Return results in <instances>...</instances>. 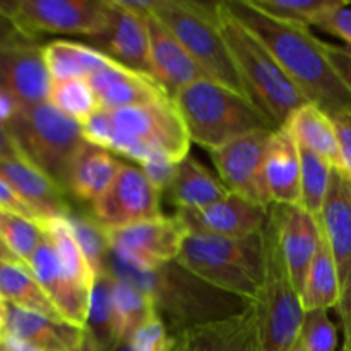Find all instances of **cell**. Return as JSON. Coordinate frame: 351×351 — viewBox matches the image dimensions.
Here are the masks:
<instances>
[{"mask_svg": "<svg viewBox=\"0 0 351 351\" xmlns=\"http://www.w3.org/2000/svg\"><path fill=\"white\" fill-rule=\"evenodd\" d=\"M223 2L266 45L308 103L331 117H351V91L329 62L324 41L319 40L311 27L269 16L257 9L252 0Z\"/></svg>", "mask_w": 351, "mask_h": 351, "instance_id": "cell-1", "label": "cell"}, {"mask_svg": "<svg viewBox=\"0 0 351 351\" xmlns=\"http://www.w3.org/2000/svg\"><path fill=\"white\" fill-rule=\"evenodd\" d=\"M106 271H110L115 280L146 293L173 336L197 326L235 317L252 305L206 283L177 261L156 269H144L110 249Z\"/></svg>", "mask_w": 351, "mask_h": 351, "instance_id": "cell-2", "label": "cell"}, {"mask_svg": "<svg viewBox=\"0 0 351 351\" xmlns=\"http://www.w3.org/2000/svg\"><path fill=\"white\" fill-rule=\"evenodd\" d=\"M218 16L219 29L247 96L280 129L308 101L266 45L226 9L225 2H218Z\"/></svg>", "mask_w": 351, "mask_h": 351, "instance_id": "cell-3", "label": "cell"}, {"mask_svg": "<svg viewBox=\"0 0 351 351\" xmlns=\"http://www.w3.org/2000/svg\"><path fill=\"white\" fill-rule=\"evenodd\" d=\"M171 99L184 120L191 143L208 151L247 134L276 130V125L247 96L213 79L184 86Z\"/></svg>", "mask_w": 351, "mask_h": 351, "instance_id": "cell-4", "label": "cell"}, {"mask_svg": "<svg viewBox=\"0 0 351 351\" xmlns=\"http://www.w3.org/2000/svg\"><path fill=\"white\" fill-rule=\"evenodd\" d=\"M177 263L206 283L254 304L264 276L263 230L245 239L191 233Z\"/></svg>", "mask_w": 351, "mask_h": 351, "instance_id": "cell-5", "label": "cell"}, {"mask_svg": "<svg viewBox=\"0 0 351 351\" xmlns=\"http://www.w3.org/2000/svg\"><path fill=\"white\" fill-rule=\"evenodd\" d=\"M5 129L21 160L33 165L67 192L72 165L86 143L81 123L45 101L17 108Z\"/></svg>", "mask_w": 351, "mask_h": 351, "instance_id": "cell-6", "label": "cell"}, {"mask_svg": "<svg viewBox=\"0 0 351 351\" xmlns=\"http://www.w3.org/2000/svg\"><path fill=\"white\" fill-rule=\"evenodd\" d=\"M151 12L184 45L189 55L209 79L247 96L232 53L219 29L218 2L154 0Z\"/></svg>", "mask_w": 351, "mask_h": 351, "instance_id": "cell-7", "label": "cell"}, {"mask_svg": "<svg viewBox=\"0 0 351 351\" xmlns=\"http://www.w3.org/2000/svg\"><path fill=\"white\" fill-rule=\"evenodd\" d=\"M263 242L264 276L259 295L252 304L261 341L264 351H290L300 336L305 311L285 263L271 209L263 228Z\"/></svg>", "mask_w": 351, "mask_h": 351, "instance_id": "cell-8", "label": "cell"}, {"mask_svg": "<svg viewBox=\"0 0 351 351\" xmlns=\"http://www.w3.org/2000/svg\"><path fill=\"white\" fill-rule=\"evenodd\" d=\"M112 141L108 151L143 165L154 154L180 163L191 149L185 123L173 99L108 110Z\"/></svg>", "mask_w": 351, "mask_h": 351, "instance_id": "cell-9", "label": "cell"}, {"mask_svg": "<svg viewBox=\"0 0 351 351\" xmlns=\"http://www.w3.org/2000/svg\"><path fill=\"white\" fill-rule=\"evenodd\" d=\"M0 14L34 41L43 33L98 38L112 24L110 0H0Z\"/></svg>", "mask_w": 351, "mask_h": 351, "instance_id": "cell-10", "label": "cell"}, {"mask_svg": "<svg viewBox=\"0 0 351 351\" xmlns=\"http://www.w3.org/2000/svg\"><path fill=\"white\" fill-rule=\"evenodd\" d=\"M274 130H259L247 134L218 149L209 151L223 185L266 211L273 208L266 182L267 144Z\"/></svg>", "mask_w": 351, "mask_h": 351, "instance_id": "cell-11", "label": "cell"}, {"mask_svg": "<svg viewBox=\"0 0 351 351\" xmlns=\"http://www.w3.org/2000/svg\"><path fill=\"white\" fill-rule=\"evenodd\" d=\"M91 216L105 232L154 219L161 216V192L141 167L122 163L108 191L91 204Z\"/></svg>", "mask_w": 351, "mask_h": 351, "instance_id": "cell-12", "label": "cell"}, {"mask_svg": "<svg viewBox=\"0 0 351 351\" xmlns=\"http://www.w3.org/2000/svg\"><path fill=\"white\" fill-rule=\"evenodd\" d=\"M319 225L338 271L341 298L336 311L345 336L343 345H351V184L336 168Z\"/></svg>", "mask_w": 351, "mask_h": 351, "instance_id": "cell-13", "label": "cell"}, {"mask_svg": "<svg viewBox=\"0 0 351 351\" xmlns=\"http://www.w3.org/2000/svg\"><path fill=\"white\" fill-rule=\"evenodd\" d=\"M189 235L191 232L178 215H161L154 219L106 232L110 249L144 269H156L177 261Z\"/></svg>", "mask_w": 351, "mask_h": 351, "instance_id": "cell-14", "label": "cell"}, {"mask_svg": "<svg viewBox=\"0 0 351 351\" xmlns=\"http://www.w3.org/2000/svg\"><path fill=\"white\" fill-rule=\"evenodd\" d=\"M50 84L43 45L26 38L0 45V91L19 108L48 101Z\"/></svg>", "mask_w": 351, "mask_h": 351, "instance_id": "cell-15", "label": "cell"}, {"mask_svg": "<svg viewBox=\"0 0 351 351\" xmlns=\"http://www.w3.org/2000/svg\"><path fill=\"white\" fill-rule=\"evenodd\" d=\"M271 215L276 223L278 240L291 281L302 295L308 269L324 239L319 219L302 208H288V206H273Z\"/></svg>", "mask_w": 351, "mask_h": 351, "instance_id": "cell-16", "label": "cell"}, {"mask_svg": "<svg viewBox=\"0 0 351 351\" xmlns=\"http://www.w3.org/2000/svg\"><path fill=\"white\" fill-rule=\"evenodd\" d=\"M191 233L245 239L259 233L267 221L269 211L230 192L225 199L204 209L177 211Z\"/></svg>", "mask_w": 351, "mask_h": 351, "instance_id": "cell-17", "label": "cell"}, {"mask_svg": "<svg viewBox=\"0 0 351 351\" xmlns=\"http://www.w3.org/2000/svg\"><path fill=\"white\" fill-rule=\"evenodd\" d=\"M143 19L149 40L151 75L167 89L170 98H173L175 93L180 91L184 86L209 79L189 55L184 45L151 10L143 14Z\"/></svg>", "mask_w": 351, "mask_h": 351, "instance_id": "cell-18", "label": "cell"}, {"mask_svg": "<svg viewBox=\"0 0 351 351\" xmlns=\"http://www.w3.org/2000/svg\"><path fill=\"white\" fill-rule=\"evenodd\" d=\"M27 267L34 274L38 283L41 285L45 293L48 295L51 304L55 305L62 321L84 329L91 290L79 287L64 273L57 252L47 235L27 263Z\"/></svg>", "mask_w": 351, "mask_h": 351, "instance_id": "cell-19", "label": "cell"}, {"mask_svg": "<svg viewBox=\"0 0 351 351\" xmlns=\"http://www.w3.org/2000/svg\"><path fill=\"white\" fill-rule=\"evenodd\" d=\"M99 110H119L171 99L167 89L149 74L115 64L88 77Z\"/></svg>", "mask_w": 351, "mask_h": 351, "instance_id": "cell-20", "label": "cell"}, {"mask_svg": "<svg viewBox=\"0 0 351 351\" xmlns=\"http://www.w3.org/2000/svg\"><path fill=\"white\" fill-rule=\"evenodd\" d=\"M177 351H264L254 305L225 321L197 326L177 336Z\"/></svg>", "mask_w": 351, "mask_h": 351, "instance_id": "cell-21", "label": "cell"}, {"mask_svg": "<svg viewBox=\"0 0 351 351\" xmlns=\"http://www.w3.org/2000/svg\"><path fill=\"white\" fill-rule=\"evenodd\" d=\"M0 178L5 180L36 213L40 221L69 216L74 211L67 199V192L21 158H0Z\"/></svg>", "mask_w": 351, "mask_h": 351, "instance_id": "cell-22", "label": "cell"}, {"mask_svg": "<svg viewBox=\"0 0 351 351\" xmlns=\"http://www.w3.org/2000/svg\"><path fill=\"white\" fill-rule=\"evenodd\" d=\"M110 3H112V24L105 34L93 38V41H96L95 48L123 67L151 75L149 40H147L143 14L123 9L117 0H110Z\"/></svg>", "mask_w": 351, "mask_h": 351, "instance_id": "cell-23", "label": "cell"}, {"mask_svg": "<svg viewBox=\"0 0 351 351\" xmlns=\"http://www.w3.org/2000/svg\"><path fill=\"white\" fill-rule=\"evenodd\" d=\"M266 182L273 206L300 208V146L285 127L274 130L269 137L266 156Z\"/></svg>", "mask_w": 351, "mask_h": 351, "instance_id": "cell-24", "label": "cell"}, {"mask_svg": "<svg viewBox=\"0 0 351 351\" xmlns=\"http://www.w3.org/2000/svg\"><path fill=\"white\" fill-rule=\"evenodd\" d=\"M9 307L7 335H12L40 351H81L84 329L69 322L53 321L23 308Z\"/></svg>", "mask_w": 351, "mask_h": 351, "instance_id": "cell-25", "label": "cell"}, {"mask_svg": "<svg viewBox=\"0 0 351 351\" xmlns=\"http://www.w3.org/2000/svg\"><path fill=\"white\" fill-rule=\"evenodd\" d=\"M122 161L110 151L84 143L75 156L69 178V195L93 204L115 180Z\"/></svg>", "mask_w": 351, "mask_h": 351, "instance_id": "cell-26", "label": "cell"}, {"mask_svg": "<svg viewBox=\"0 0 351 351\" xmlns=\"http://www.w3.org/2000/svg\"><path fill=\"white\" fill-rule=\"evenodd\" d=\"M167 194L177 206V211L182 209L197 211L225 199L230 191L204 165L199 163L192 154H187L178 163L177 173Z\"/></svg>", "mask_w": 351, "mask_h": 351, "instance_id": "cell-27", "label": "cell"}, {"mask_svg": "<svg viewBox=\"0 0 351 351\" xmlns=\"http://www.w3.org/2000/svg\"><path fill=\"white\" fill-rule=\"evenodd\" d=\"M283 127L293 136L298 146L312 151L322 160L328 161L332 168L339 170V151L335 120L324 110L307 103L298 108Z\"/></svg>", "mask_w": 351, "mask_h": 351, "instance_id": "cell-28", "label": "cell"}, {"mask_svg": "<svg viewBox=\"0 0 351 351\" xmlns=\"http://www.w3.org/2000/svg\"><path fill=\"white\" fill-rule=\"evenodd\" d=\"M43 57L51 81L74 77L88 79L101 69L119 64L91 45L67 40H53L43 45Z\"/></svg>", "mask_w": 351, "mask_h": 351, "instance_id": "cell-29", "label": "cell"}, {"mask_svg": "<svg viewBox=\"0 0 351 351\" xmlns=\"http://www.w3.org/2000/svg\"><path fill=\"white\" fill-rule=\"evenodd\" d=\"M0 298L9 305L43 317L62 321L60 314L26 264L19 261L0 263ZM64 322V321H62Z\"/></svg>", "mask_w": 351, "mask_h": 351, "instance_id": "cell-30", "label": "cell"}, {"mask_svg": "<svg viewBox=\"0 0 351 351\" xmlns=\"http://www.w3.org/2000/svg\"><path fill=\"white\" fill-rule=\"evenodd\" d=\"M300 298L305 312L317 311V308H322V311L338 308L339 298H341L338 271H336L335 257L326 239H322L321 249L308 269Z\"/></svg>", "mask_w": 351, "mask_h": 351, "instance_id": "cell-31", "label": "cell"}, {"mask_svg": "<svg viewBox=\"0 0 351 351\" xmlns=\"http://www.w3.org/2000/svg\"><path fill=\"white\" fill-rule=\"evenodd\" d=\"M40 223L45 230V235L48 237L55 252H57L64 273L74 283H77L79 287L91 290L96 276L91 271V267H89L77 240H75V235L72 232V226L69 223L67 216L41 219Z\"/></svg>", "mask_w": 351, "mask_h": 351, "instance_id": "cell-32", "label": "cell"}, {"mask_svg": "<svg viewBox=\"0 0 351 351\" xmlns=\"http://www.w3.org/2000/svg\"><path fill=\"white\" fill-rule=\"evenodd\" d=\"M113 287L115 278L110 271H105L96 276L89 295V311L84 329L93 336L99 351H112L117 345Z\"/></svg>", "mask_w": 351, "mask_h": 351, "instance_id": "cell-33", "label": "cell"}, {"mask_svg": "<svg viewBox=\"0 0 351 351\" xmlns=\"http://www.w3.org/2000/svg\"><path fill=\"white\" fill-rule=\"evenodd\" d=\"M113 302H115L117 343L122 339H132L137 329L156 314L153 300L146 293L119 280H115L113 287Z\"/></svg>", "mask_w": 351, "mask_h": 351, "instance_id": "cell-34", "label": "cell"}, {"mask_svg": "<svg viewBox=\"0 0 351 351\" xmlns=\"http://www.w3.org/2000/svg\"><path fill=\"white\" fill-rule=\"evenodd\" d=\"M48 103L69 119L82 123L99 110L98 99L88 79L74 77L51 81Z\"/></svg>", "mask_w": 351, "mask_h": 351, "instance_id": "cell-35", "label": "cell"}, {"mask_svg": "<svg viewBox=\"0 0 351 351\" xmlns=\"http://www.w3.org/2000/svg\"><path fill=\"white\" fill-rule=\"evenodd\" d=\"M269 16L305 26H321L332 12L345 7V0H252Z\"/></svg>", "mask_w": 351, "mask_h": 351, "instance_id": "cell-36", "label": "cell"}, {"mask_svg": "<svg viewBox=\"0 0 351 351\" xmlns=\"http://www.w3.org/2000/svg\"><path fill=\"white\" fill-rule=\"evenodd\" d=\"M302 156V202L300 208L319 219L328 199L335 168L312 151L300 147Z\"/></svg>", "mask_w": 351, "mask_h": 351, "instance_id": "cell-37", "label": "cell"}, {"mask_svg": "<svg viewBox=\"0 0 351 351\" xmlns=\"http://www.w3.org/2000/svg\"><path fill=\"white\" fill-rule=\"evenodd\" d=\"M0 239L17 257V261L27 266L40 243L43 242L45 232L40 221H31L23 216L0 211Z\"/></svg>", "mask_w": 351, "mask_h": 351, "instance_id": "cell-38", "label": "cell"}, {"mask_svg": "<svg viewBox=\"0 0 351 351\" xmlns=\"http://www.w3.org/2000/svg\"><path fill=\"white\" fill-rule=\"evenodd\" d=\"M67 219L95 276L105 273L106 257H108L110 250L108 237H106L105 230L95 221L93 216L84 215V213L72 211L67 216Z\"/></svg>", "mask_w": 351, "mask_h": 351, "instance_id": "cell-39", "label": "cell"}, {"mask_svg": "<svg viewBox=\"0 0 351 351\" xmlns=\"http://www.w3.org/2000/svg\"><path fill=\"white\" fill-rule=\"evenodd\" d=\"M298 341L305 351H336L338 348V328L329 319L328 311H307L302 322Z\"/></svg>", "mask_w": 351, "mask_h": 351, "instance_id": "cell-40", "label": "cell"}, {"mask_svg": "<svg viewBox=\"0 0 351 351\" xmlns=\"http://www.w3.org/2000/svg\"><path fill=\"white\" fill-rule=\"evenodd\" d=\"M130 341L136 351H177V336L171 335L158 312L137 329Z\"/></svg>", "mask_w": 351, "mask_h": 351, "instance_id": "cell-41", "label": "cell"}, {"mask_svg": "<svg viewBox=\"0 0 351 351\" xmlns=\"http://www.w3.org/2000/svg\"><path fill=\"white\" fill-rule=\"evenodd\" d=\"M177 167L178 163L171 160V158L165 156V154H154V156H151L149 160H146L141 165V170L144 171L147 180L153 184V187L163 194V192L168 191L171 182H173Z\"/></svg>", "mask_w": 351, "mask_h": 351, "instance_id": "cell-42", "label": "cell"}, {"mask_svg": "<svg viewBox=\"0 0 351 351\" xmlns=\"http://www.w3.org/2000/svg\"><path fill=\"white\" fill-rule=\"evenodd\" d=\"M81 130L86 143L108 151L110 141H112V120H110L108 110H98L93 113L88 120L81 123Z\"/></svg>", "mask_w": 351, "mask_h": 351, "instance_id": "cell-43", "label": "cell"}, {"mask_svg": "<svg viewBox=\"0 0 351 351\" xmlns=\"http://www.w3.org/2000/svg\"><path fill=\"white\" fill-rule=\"evenodd\" d=\"M338 139L339 151V173L351 184V117H332Z\"/></svg>", "mask_w": 351, "mask_h": 351, "instance_id": "cell-44", "label": "cell"}, {"mask_svg": "<svg viewBox=\"0 0 351 351\" xmlns=\"http://www.w3.org/2000/svg\"><path fill=\"white\" fill-rule=\"evenodd\" d=\"M0 211L10 213V215L23 216V218L31 219V221H40L36 213L17 195V192L0 178Z\"/></svg>", "mask_w": 351, "mask_h": 351, "instance_id": "cell-45", "label": "cell"}, {"mask_svg": "<svg viewBox=\"0 0 351 351\" xmlns=\"http://www.w3.org/2000/svg\"><path fill=\"white\" fill-rule=\"evenodd\" d=\"M322 31L332 34V36L339 38L346 43V47L351 48V7L350 3H346L345 7L338 9L336 12H332L324 23L321 24Z\"/></svg>", "mask_w": 351, "mask_h": 351, "instance_id": "cell-46", "label": "cell"}, {"mask_svg": "<svg viewBox=\"0 0 351 351\" xmlns=\"http://www.w3.org/2000/svg\"><path fill=\"white\" fill-rule=\"evenodd\" d=\"M324 48L335 71L338 72V75L343 79L346 88L351 91V48L346 47V45L341 47V45L326 43V41Z\"/></svg>", "mask_w": 351, "mask_h": 351, "instance_id": "cell-47", "label": "cell"}, {"mask_svg": "<svg viewBox=\"0 0 351 351\" xmlns=\"http://www.w3.org/2000/svg\"><path fill=\"white\" fill-rule=\"evenodd\" d=\"M24 38L26 36L21 33L19 27L14 24V21L0 14V45L9 43V41L24 40ZM26 40H29V38H26Z\"/></svg>", "mask_w": 351, "mask_h": 351, "instance_id": "cell-48", "label": "cell"}, {"mask_svg": "<svg viewBox=\"0 0 351 351\" xmlns=\"http://www.w3.org/2000/svg\"><path fill=\"white\" fill-rule=\"evenodd\" d=\"M0 158H21L5 127L0 125Z\"/></svg>", "mask_w": 351, "mask_h": 351, "instance_id": "cell-49", "label": "cell"}, {"mask_svg": "<svg viewBox=\"0 0 351 351\" xmlns=\"http://www.w3.org/2000/svg\"><path fill=\"white\" fill-rule=\"evenodd\" d=\"M3 345H5L10 351H40L38 348H34V346H31L29 343L23 341V339L16 338V336L12 335H5Z\"/></svg>", "mask_w": 351, "mask_h": 351, "instance_id": "cell-50", "label": "cell"}, {"mask_svg": "<svg viewBox=\"0 0 351 351\" xmlns=\"http://www.w3.org/2000/svg\"><path fill=\"white\" fill-rule=\"evenodd\" d=\"M7 321H9V307L3 298H0V341L7 335Z\"/></svg>", "mask_w": 351, "mask_h": 351, "instance_id": "cell-51", "label": "cell"}, {"mask_svg": "<svg viewBox=\"0 0 351 351\" xmlns=\"http://www.w3.org/2000/svg\"><path fill=\"white\" fill-rule=\"evenodd\" d=\"M81 351H99L98 345H96V341L93 339V336L89 335L86 329H84V343H82V350Z\"/></svg>", "mask_w": 351, "mask_h": 351, "instance_id": "cell-52", "label": "cell"}, {"mask_svg": "<svg viewBox=\"0 0 351 351\" xmlns=\"http://www.w3.org/2000/svg\"><path fill=\"white\" fill-rule=\"evenodd\" d=\"M2 261H17V257L14 256L9 249H7V245L2 242V239H0V263H2Z\"/></svg>", "mask_w": 351, "mask_h": 351, "instance_id": "cell-53", "label": "cell"}, {"mask_svg": "<svg viewBox=\"0 0 351 351\" xmlns=\"http://www.w3.org/2000/svg\"><path fill=\"white\" fill-rule=\"evenodd\" d=\"M112 351H136L132 346V341L130 339H122V341H119L115 345V348Z\"/></svg>", "mask_w": 351, "mask_h": 351, "instance_id": "cell-54", "label": "cell"}, {"mask_svg": "<svg viewBox=\"0 0 351 351\" xmlns=\"http://www.w3.org/2000/svg\"><path fill=\"white\" fill-rule=\"evenodd\" d=\"M290 351H305V348H304V346H302L300 341H297L293 346H291Z\"/></svg>", "mask_w": 351, "mask_h": 351, "instance_id": "cell-55", "label": "cell"}, {"mask_svg": "<svg viewBox=\"0 0 351 351\" xmlns=\"http://www.w3.org/2000/svg\"><path fill=\"white\" fill-rule=\"evenodd\" d=\"M0 351H10L9 348H7V346L5 345H3V343L2 341H0Z\"/></svg>", "mask_w": 351, "mask_h": 351, "instance_id": "cell-56", "label": "cell"}, {"mask_svg": "<svg viewBox=\"0 0 351 351\" xmlns=\"http://www.w3.org/2000/svg\"><path fill=\"white\" fill-rule=\"evenodd\" d=\"M341 351H351V345H343Z\"/></svg>", "mask_w": 351, "mask_h": 351, "instance_id": "cell-57", "label": "cell"}]
</instances>
